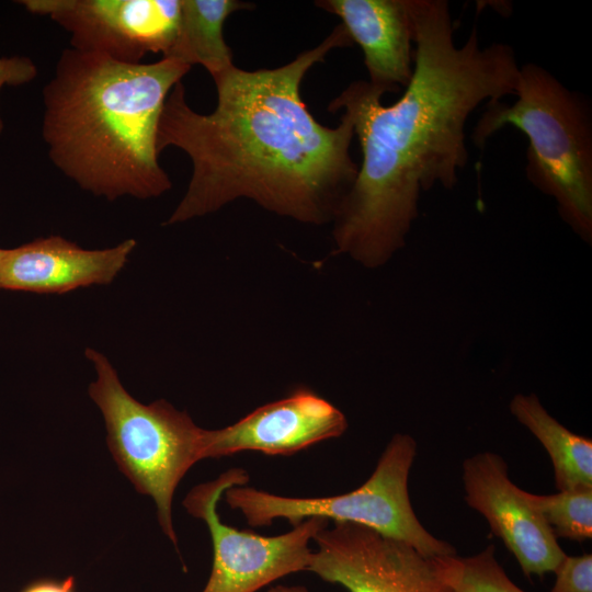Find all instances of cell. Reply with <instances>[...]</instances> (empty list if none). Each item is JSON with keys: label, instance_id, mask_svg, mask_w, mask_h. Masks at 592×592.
Instances as JSON below:
<instances>
[{"label": "cell", "instance_id": "6da1fadb", "mask_svg": "<svg viewBox=\"0 0 592 592\" xmlns=\"http://www.w3.org/2000/svg\"><path fill=\"white\" fill-rule=\"evenodd\" d=\"M414 46L412 78L395 103L366 80L328 104L346 113L362 162L333 219L335 253L365 267L385 264L406 243L421 194L452 190L467 166L466 124L483 102L514 95L519 75L509 44L482 47L474 26L457 46L446 0H407Z\"/></svg>", "mask_w": 592, "mask_h": 592}, {"label": "cell", "instance_id": "7a4b0ae2", "mask_svg": "<svg viewBox=\"0 0 592 592\" xmlns=\"http://www.w3.org/2000/svg\"><path fill=\"white\" fill-rule=\"evenodd\" d=\"M353 45L340 23L316 47L286 65L248 71L232 66L214 77L217 105L194 111L178 82L157 127V150L185 152L192 162L186 192L164 225L220 209L238 198L300 223L323 225L335 214L358 171L350 147L351 117L318 123L300 95L308 70L335 48Z\"/></svg>", "mask_w": 592, "mask_h": 592}, {"label": "cell", "instance_id": "3957f363", "mask_svg": "<svg viewBox=\"0 0 592 592\" xmlns=\"http://www.w3.org/2000/svg\"><path fill=\"white\" fill-rule=\"evenodd\" d=\"M191 68L164 57L124 64L65 48L43 90L42 135L50 161L107 201L162 195L172 184L158 160V122Z\"/></svg>", "mask_w": 592, "mask_h": 592}, {"label": "cell", "instance_id": "277c9868", "mask_svg": "<svg viewBox=\"0 0 592 592\" xmlns=\"http://www.w3.org/2000/svg\"><path fill=\"white\" fill-rule=\"evenodd\" d=\"M516 101L488 102L471 140L482 149L505 126L528 140L525 174L555 198L561 219L585 243L592 242V111L588 100L569 90L544 67L519 68Z\"/></svg>", "mask_w": 592, "mask_h": 592}, {"label": "cell", "instance_id": "5b68a950", "mask_svg": "<svg viewBox=\"0 0 592 592\" xmlns=\"http://www.w3.org/2000/svg\"><path fill=\"white\" fill-rule=\"evenodd\" d=\"M86 356L96 372L89 395L103 414L109 449L136 490L153 499L160 526L177 547L173 496L187 470L203 459L204 429L166 400L143 405L134 399L99 351L87 349Z\"/></svg>", "mask_w": 592, "mask_h": 592}, {"label": "cell", "instance_id": "8992f818", "mask_svg": "<svg viewBox=\"0 0 592 592\" xmlns=\"http://www.w3.org/2000/svg\"><path fill=\"white\" fill-rule=\"evenodd\" d=\"M417 443L408 434H395L371 477L358 488L339 496L292 498L246 486L224 492L226 503L240 511L252 527L285 519L295 526L309 517L349 522L400 540L426 558L456 554L447 542L433 536L418 520L408 492V478Z\"/></svg>", "mask_w": 592, "mask_h": 592}, {"label": "cell", "instance_id": "52a82bcc", "mask_svg": "<svg viewBox=\"0 0 592 592\" xmlns=\"http://www.w3.org/2000/svg\"><path fill=\"white\" fill-rule=\"evenodd\" d=\"M249 475L243 468H230L216 479L195 486L183 505L203 520L213 542V567L202 592H257L273 581L307 570L312 550L309 543L329 525L325 517H309L284 534L262 536L223 523L217 503L234 486H244Z\"/></svg>", "mask_w": 592, "mask_h": 592}, {"label": "cell", "instance_id": "ba28073f", "mask_svg": "<svg viewBox=\"0 0 592 592\" xmlns=\"http://www.w3.org/2000/svg\"><path fill=\"white\" fill-rule=\"evenodd\" d=\"M30 13L49 18L70 35L71 48L124 64L171 47L181 0H22Z\"/></svg>", "mask_w": 592, "mask_h": 592}, {"label": "cell", "instance_id": "9c48e42d", "mask_svg": "<svg viewBox=\"0 0 592 592\" xmlns=\"http://www.w3.org/2000/svg\"><path fill=\"white\" fill-rule=\"evenodd\" d=\"M312 540L307 570L349 592H455L429 558L364 525L333 522Z\"/></svg>", "mask_w": 592, "mask_h": 592}, {"label": "cell", "instance_id": "30bf717a", "mask_svg": "<svg viewBox=\"0 0 592 592\" xmlns=\"http://www.w3.org/2000/svg\"><path fill=\"white\" fill-rule=\"evenodd\" d=\"M466 503L488 522L494 536L513 554L525 576L554 572L566 553L556 536L514 485L504 459L482 452L463 463Z\"/></svg>", "mask_w": 592, "mask_h": 592}, {"label": "cell", "instance_id": "8fae6325", "mask_svg": "<svg viewBox=\"0 0 592 592\" xmlns=\"http://www.w3.org/2000/svg\"><path fill=\"white\" fill-rule=\"evenodd\" d=\"M348 421L341 410L306 388L257 408L236 423L203 430L202 457L219 458L243 451L289 456L341 436Z\"/></svg>", "mask_w": 592, "mask_h": 592}, {"label": "cell", "instance_id": "7c38bea8", "mask_svg": "<svg viewBox=\"0 0 592 592\" xmlns=\"http://www.w3.org/2000/svg\"><path fill=\"white\" fill-rule=\"evenodd\" d=\"M126 239L102 250L80 248L59 236L38 238L5 249L0 265V289L64 294L79 287L111 283L136 248Z\"/></svg>", "mask_w": 592, "mask_h": 592}, {"label": "cell", "instance_id": "4fadbf2b", "mask_svg": "<svg viewBox=\"0 0 592 592\" xmlns=\"http://www.w3.org/2000/svg\"><path fill=\"white\" fill-rule=\"evenodd\" d=\"M315 5L339 16L360 45L373 88L384 95L407 88L414 67L407 0H320Z\"/></svg>", "mask_w": 592, "mask_h": 592}, {"label": "cell", "instance_id": "5bb4252c", "mask_svg": "<svg viewBox=\"0 0 592 592\" xmlns=\"http://www.w3.org/2000/svg\"><path fill=\"white\" fill-rule=\"evenodd\" d=\"M252 8L253 3L238 0H181L175 38L162 57L201 65L212 77L228 70L235 65L224 23L231 13Z\"/></svg>", "mask_w": 592, "mask_h": 592}, {"label": "cell", "instance_id": "9a60e30c", "mask_svg": "<svg viewBox=\"0 0 592 592\" xmlns=\"http://www.w3.org/2000/svg\"><path fill=\"white\" fill-rule=\"evenodd\" d=\"M512 415L548 453L559 491L592 487V441L574 434L542 406L535 394H516L509 405Z\"/></svg>", "mask_w": 592, "mask_h": 592}, {"label": "cell", "instance_id": "2e32d148", "mask_svg": "<svg viewBox=\"0 0 592 592\" xmlns=\"http://www.w3.org/2000/svg\"><path fill=\"white\" fill-rule=\"evenodd\" d=\"M436 574L455 592H525L496 559V547L468 557L456 554L429 558Z\"/></svg>", "mask_w": 592, "mask_h": 592}, {"label": "cell", "instance_id": "e0dca14e", "mask_svg": "<svg viewBox=\"0 0 592 592\" xmlns=\"http://www.w3.org/2000/svg\"><path fill=\"white\" fill-rule=\"evenodd\" d=\"M525 498L556 538L583 542L592 537V487L558 491L554 494L525 491Z\"/></svg>", "mask_w": 592, "mask_h": 592}, {"label": "cell", "instance_id": "ac0fdd59", "mask_svg": "<svg viewBox=\"0 0 592 592\" xmlns=\"http://www.w3.org/2000/svg\"><path fill=\"white\" fill-rule=\"evenodd\" d=\"M549 592H592V555L568 556L555 569Z\"/></svg>", "mask_w": 592, "mask_h": 592}, {"label": "cell", "instance_id": "d6986e66", "mask_svg": "<svg viewBox=\"0 0 592 592\" xmlns=\"http://www.w3.org/2000/svg\"><path fill=\"white\" fill-rule=\"evenodd\" d=\"M37 76L36 65L25 56L0 57V90L3 86H22ZM3 122L0 117V134Z\"/></svg>", "mask_w": 592, "mask_h": 592}, {"label": "cell", "instance_id": "ffe728a7", "mask_svg": "<svg viewBox=\"0 0 592 592\" xmlns=\"http://www.w3.org/2000/svg\"><path fill=\"white\" fill-rule=\"evenodd\" d=\"M75 588L76 579L73 577L61 581L41 579L30 583L21 592H75Z\"/></svg>", "mask_w": 592, "mask_h": 592}, {"label": "cell", "instance_id": "44dd1931", "mask_svg": "<svg viewBox=\"0 0 592 592\" xmlns=\"http://www.w3.org/2000/svg\"><path fill=\"white\" fill-rule=\"evenodd\" d=\"M267 592H309L303 585H275L267 590Z\"/></svg>", "mask_w": 592, "mask_h": 592}, {"label": "cell", "instance_id": "7402d4cb", "mask_svg": "<svg viewBox=\"0 0 592 592\" xmlns=\"http://www.w3.org/2000/svg\"><path fill=\"white\" fill-rule=\"evenodd\" d=\"M4 253H5V249L0 248V265H1L2 259L4 257Z\"/></svg>", "mask_w": 592, "mask_h": 592}]
</instances>
